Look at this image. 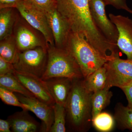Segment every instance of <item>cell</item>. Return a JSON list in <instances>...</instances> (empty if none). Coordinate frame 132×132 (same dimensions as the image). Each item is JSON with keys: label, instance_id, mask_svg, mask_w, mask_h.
<instances>
[{"label": "cell", "instance_id": "1", "mask_svg": "<svg viewBox=\"0 0 132 132\" xmlns=\"http://www.w3.org/2000/svg\"><path fill=\"white\" fill-rule=\"evenodd\" d=\"M56 8L68 22L71 31L83 36L107 60L119 53L118 46L109 42L95 26L89 0H56Z\"/></svg>", "mask_w": 132, "mask_h": 132}, {"label": "cell", "instance_id": "2", "mask_svg": "<svg viewBox=\"0 0 132 132\" xmlns=\"http://www.w3.org/2000/svg\"><path fill=\"white\" fill-rule=\"evenodd\" d=\"M84 78L73 79L72 87L65 108L66 126L69 131L86 132L92 125L93 93L85 87Z\"/></svg>", "mask_w": 132, "mask_h": 132}, {"label": "cell", "instance_id": "3", "mask_svg": "<svg viewBox=\"0 0 132 132\" xmlns=\"http://www.w3.org/2000/svg\"><path fill=\"white\" fill-rule=\"evenodd\" d=\"M64 48L74 58L84 78L108 61L82 36L71 31Z\"/></svg>", "mask_w": 132, "mask_h": 132}, {"label": "cell", "instance_id": "4", "mask_svg": "<svg viewBox=\"0 0 132 132\" xmlns=\"http://www.w3.org/2000/svg\"><path fill=\"white\" fill-rule=\"evenodd\" d=\"M46 68L41 79L46 80L55 77L84 78L77 62L64 48L48 45Z\"/></svg>", "mask_w": 132, "mask_h": 132}, {"label": "cell", "instance_id": "5", "mask_svg": "<svg viewBox=\"0 0 132 132\" xmlns=\"http://www.w3.org/2000/svg\"><path fill=\"white\" fill-rule=\"evenodd\" d=\"M47 60V49L39 47L20 52L18 60L14 65L16 71L41 78L46 70Z\"/></svg>", "mask_w": 132, "mask_h": 132}, {"label": "cell", "instance_id": "6", "mask_svg": "<svg viewBox=\"0 0 132 132\" xmlns=\"http://www.w3.org/2000/svg\"><path fill=\"white\" fill-rule=\"evenodd\" d=\"M13 34L20 52L39 47L48 49V45L43 35L31 26L20 14L15 25Z\"/></svg>", "mask_w": 132, "mask_h": 132}, {"label": "cell", "instance_id": "7", "mask_svg": "<svg viewBox=\"0 0 132 132\" xmlns=\"http://www.w3.org/2000/svg\"><path fill=\"white\" fill-rule=\"evenodd\" d=\"M106 69L107 81L105 88H121L132 83V59L124 60L118 55L104 65Z\"/></svg>", "mask_w": 132, "mask_h": 132}, {"label": "cell", "instance_id": "8", "mask_svg": "<svg viewBox=\"0 0 132 132\" xmlns=\"http://www.w3.org/2000/svg\"><path fill=\"white\" fill-rule=\"evenodd\" d=\"M16 9L29 24L43 35L48 45H54L53 36L45 12L27 0H23Z\"/></svg>", "mask_w": 132, "mask_h": 132}, {"label": "cell", "instance_id": "9", "mask_svg": "<svg viewBox=\"0 0 132 132\" xmlns=\"http://www.w3.org/2000/svg\"><path fill=\"white\" fill-rule=\"evenodd\" d=\"M92 19L102 34L113 45L117 46L118 31L115 25L108 19L106 14V6L103 0H89Z\"/></svg>", "mask_w": 132, "mask_h": 132}, {"label": "cell", "instance_id": "10", "mask_svg": "<svg viewBox=\"0 0 132 132\" xmlns=\"http://www.w3.org/2000/svg\"><path fill=\"white\" fill-rule=\"evenodd\" d=\"M15 77L36 98L50 106L55 104L54 100L48 89L45 81L31 74L16 71Z\"/></svg>", "mask_w": 132, "mask_h": 132}, {"label": "cell", "instance_id": "11", "mask_svg": "<svg viewBox=\"0 0 132 132\" xmlns=\"http://www.w3.org/2000/svg\"><path fill=\"white\" fill-rule=\"evenodd\" d=\"M109 17L117 27V46L127 59H132V20L128 16L110 13Z\"/></svg>", "mask_w": 132, "mask_h": 132}, {"label": "cell", "instance_id": "12", "mask_svg": "<svg viewBox=\"0 0 132 132\" xmlns=\"http://www.w3.org/2000/svg\"><path fill=\"white\" fill-rule=\"evenodd\" d=\"M20 101L26 106L28 111L34 113L42 121L46 132H49L54 120L53 106L42 102L36 97H28L19 93L15 94Z\"/></svg>", "mask_w": 132, "mask_h": 132}, {"label": "cell", "instance_id": "13", "mask_svg": "<svg viewBox=\"0 0 132 132\" xmlns=\"http://www.w3.org/2000/svg\"><path fill=\"white\" fill-rule=\"evenodd\" d=\"M45 13L53 36L55 46L64 48L71 31L69 25L56 8Z\"/></svg>", "mask_w": 132, "mask_h": 132}, {"label": "cell", "instance_id": "14", "mask_svg": "<svg viewBox=\"0 0 132 132\" xmlns=\"http://www.w3.org/2000/svg\"><path fill=\"white\" fill-rule=\"evenodd\" d=\"M28 111L22 110L8 117L11 131L13 132H46L45 125L39 123L29 114Z\"/></svg>", "mask_w": 132, "mask_h": 132}, {"label": "cell", "instance_id": "15", "mask_svg": "<svg viewBox=\"0 0 132 132\" xmlns=\"http://www.w3.org/2000/svg\"><path fill=\"white\" fill-rule=\"evenodd\" d=\"M73 79L55 77L44 80L56 104L65 106L72 87Z\"/></svg>", "mask_w": 132, "mask_h": 132}, {"label": "cell", "instance_id": "16", "mask_svg": "<svg viewBox=\"0 0 132 132\" xmlns=\"http://www.w3.org/2000/svg\"><path fill=\"white\" fill-rule=\"evenodd\" d=\"M14 8L0 9V40L13 34L14 28L19 15Z\"/></svg>", "mask_w": 132, "mask_h": 132}, {"label": "cell", "instance_id": "17", "mask_svg": "<svg viewBox=\"0 0 132 132\" xmlns=\"http://www.w3.org/2000/svg\"><path fill=\"white\" fill-rule=\"evenodd\" d=\"M107 79L106 69L104 65L84 78L83 81L87 90L94 93L105 88Z\"/></svg>", "mask_w": 132, "mask_h": 132}, {"label": "cell", "instance_id": "18", "mask_svg": "<svg viewBox=\"0 0 132 132\" xmlns=\"http://www.w3.org/2000/svg\"><path fill=\"white\" fill-rule=\"evenodd\" d=\"M20 52L13 34L0 40V57L6 61L16 63Z\"/></svg>", "mask_w": 132, "mask_h": 132}, {"label": "cell", "instance_id": "19", "mask_svg": "<svg viewBox=\"0 0 132 132\" xmlns=\"http://www.w3.org/2000/svg\"><path fill=\"white\" fill-rule=\"evenodd\" d=\"M116 125L118 129L124 131L128 130L132 131V109L118 103L114 108L113 115Z\"/></svg>", "mask_w": 132, "mask_h": 132}, {"label": "cell", "instance_id": "20", "mask_svg": "<svg viewBox=\"0 0 132 132\" xmlns=\"http://www.w3.org/2000/svg\"><path fill=\"white\" fill-rule=\"evenodd\" d=\"M112 96V92L106 88L93 93L92 96V120L109 105Z\"/></svg>", "mask_w": 132, "mask_h": 132}, {"label": "cell", "instance_id": "21", "mask_svg": "<svg viewBox=\"0 0 132 132\" xmlns=\"http://www.w3.org/2000/svg\"><path fill=\"white\" fill-rule=\"evenodd\" d=\"M0 86L28 97H35L15 77L13 74L0 75Z\"/></svg>", "mask_w": 132, "mask_h": 132}, {"label": "cell", "instance_id": "22", "mask_svg": "<svg viewBox=\"0 0 132 132\" xmlns=\"http://www.w3.org/2000/svg\"><path fill=\"white\" fill-rule=\"evenodd\" d=\"M115 125L114 116L106 112H101L92 120V125L99 132L111 131Z\"/></svg>", "mask_w": 132, "mask_h": 132}, {"label": "cell", "instance_id": "23", "mask_svg": "<svg viewBox=\"0 0 132 132\" xmlns=\"http://www.w3.org/2000/svg\"><path fill=\"white\" fill-rule=\"evenodd\" d=\"M54 120L49 132L66 131V113L64 106L56 104L53 106Z\"/></svg>", "mask_w": 132, "mask_h": 132}, {"label": "cell", "instance_id": "24", "mask_svg": "<svg viewBox=\"0 0 132 132\" xmlns=\"http://www.w3.org/2000/svg\"><path fill=\"white\" fill-rule=\"evenodd\" d=\"M0 98L2 101L7 105L21 108L22 110H27V108L20 101L13 92L0 86Z\"/></svg>", "mask_w": 132, "mask_h": 132}, {"label": "cell", "instance_id": "25", "mask_svg": "<svg viewBox=\"0 0 132 132\" xmlns=\"http://www.w3.org/2000/svg\"><path fill=\"white\" fill-rule=\"evenodd\" d=\"M45 12L56 8V0H27Z\"/></svg>", "mask_w": 132, "mask_h": 132}, {"label": "cell", "instance_id": "26", "mask_svg": "<svg viewBox=\"0 0 132 132\" xmlns=\"http://www.w3.org/2000/svg\"><path fill=\"white\" fill-rule=\"evenodd\" d=\"M106 5H109L118 10H123L132 14V10L128 6L126 0H103Z\"/></svg>", "mask_w": 132, "mask_h": 132}, {"label": "cell", "instance_id": "27", "mask_svg": "<svg viewBox=\"0 0 132 132\" xmlns=\"http://www.w3.org/2000/svg\"><path fill=\"white\" fill-rule=\"evenodd\" d=\"M15 71L14 64L0 57V75L14 74Z\"/></svg>", "mask_w": 132, "mask_h": 132}, {"label": "cell", "instance_id": "28", "mask_svg": "<svg viewBox=\"0 0 132 132\" xmlns=\"http://www.w3.org/2000/svg\"><path fill=\"white\" fill-rule=\"evenodd\" d=\"M23 0H0V9L5 8H16Z\"/></svg>", "mask_w": 132, "mask_h": 132}, {"label": "cell", "instance_id": "29", "mask_svg": "<svg viewBox=\"0 0 132 132\" xmlns=\"http://www.w3.org/2000/svg\"><path fill=\"white\" fill-rule=\"evenodd\" d=\"M120 89L126 97L128 103V106L132 109V83L126 86L121 88Z\"/></svg>", "mask_w": 132, "mask_h": 132}, {"label": "cell", "instance_id": "30", "mask_svg": "<svg viewBox=\"0 0 132 132\" xmlns=\"http://www.w3.org/2000/svg\"><path fill=\"white\" fill-rule=\"evenodd\" d=\"M10 125L7 120L0 119V132H11Z\"/></svg>", "mask_w": 132, "mask_h": 132}]
</instances>
